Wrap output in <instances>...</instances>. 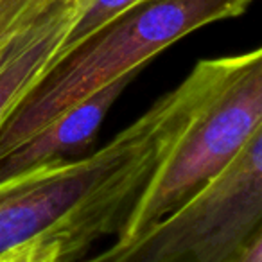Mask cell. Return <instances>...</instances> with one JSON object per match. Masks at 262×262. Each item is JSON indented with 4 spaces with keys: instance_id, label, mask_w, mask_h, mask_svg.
I'll return each instance as SVG.
<instances>
[{
    "instance_id": "9c48e42d",
    "label": "cell",
    "mask_w": 262,
    "mask_h": 262,
    "mask_svg": "<svg viewBox=\"0 0 262 262\" xmlns=\"http://www.w3.org/2000/svg\"><path fill=\"white\" fill-rule=\"evenodd\" d=\"M232 262H262V235L255 237Z\"/></svg>"
},
{
    "instance_id": "7a4b0ae2",
    "label": "cell",
    "mask_w": 262,
    "mask_h": 262,
    "mask_svg": "<svg viewBox=\"0 0 262 262\" xmlns=\"http://www.w3.org/2000/svg\"><path fill=\"white\" fill-rule=\"evenodd\" d=\"M253 0H144L59 59L0 127V158L106 84L139 74L155 56L210 24L241 16Z\"/></svg>"
},
{
    "instance_id": "ba28073f",
    "label": "cell",
    "mask_w": 262,
    "mask_h": 262,
    "mask_svg": "<svg viewBox=\"0 0 262 262\" xmlns=\"http://www.w3.org/2000/svg\"><path fill=\"white\" fill-rule=\"evenodd\" d=\"M51 243H33L0 253V262H34Z\"/></svg>"
},
{
    "instance_id": "6da1fadb",
    "label": "cell",
    "mask_w": 262,
    "mask_h": 262,
    "mask_svg": "<svg viewBox=\"0 0 262 262\" xmlns=\"http://www.w3.org/2000/svg\"><path fill=\"white\" fill-rule=\"evenodd\" d=\"M221 63L223 56L200 59L182 83L99 149L0 180V253L51 243L59 262H74L101 239L119 235L158 162L210 92Z\"/></svg>"
},
{
    "instance_id": "8992f818",
    "label": "cell",
    "mask_w": 262,
    "mask_h": 262,
    "mask_svg": "<svg viewBox=\"0 0 262 262\" xmlns=\"http://www.w3.org/2000/svg\"><path fill=\"white\" fill-rule=\"evenodd\" d=\"M76 15L77 0L63 2L0 51V127L56 65Z\"/></svg>"
},
{
    "instance_id": "3957f363",
    "label": "cell",
    "mask_w": 262,
    "mask_h": 262,
    "mask_svg": "<svg viewBox=\"0 0 262 262\" xmlns=\"http://www.w3.org/2000/svg\"><path fill=\"white\" fill-rule=\"evenodd\" d=\"M262 131V49L223 56L221 70L140 192L117 243L133 239L219 174Z\"/></svg>"
},
{
    "instance_id": "30bf717a",
    "label": "cell",
    "mask_w": 262,
    "mask_h": 262,
    "mask_svg": "<svg viewBox=\"0 0 262 262\" xmlns=\"http://www.w3.org/2000/svg\"><path fill=\"white\" fill-rule=\"evenodd\" d=\"M34 262H59V250L56 244H49L47 250L40 255Z\"/></svg>"
},
{
    "instance_id": "52a82bcc",
    "label": "cell",
    "mask_w": 262,
    "mask_h": 262,
    "mask_svg": "<svg viewBox=\"0 0 262 262\" xmlns=\"http://www.w3.org/2000/svg\"><path fill=\"white\" fill-rule=\"evenodd\" d=\"M144 0H77V15L72 29L69 31L61 49H59L58 61L65 58L69 52L79 47L83 41L94 36L97 31L108 26L112 20L127 11L133 6ZM56 61V63H58Z\"/></svg>"
},
{
    "instance_id": "5b68a950",
    "label": "cell",
    "mask_w": 262,
    "mask_h": 262,
    "mask_svg": "<svg viewBox=\"0 0 262 262\" xmlns=\"http://www.w3.org/2000/svg\"><path fill=\"white\" fill-rule=\"evenodd\" d=\"M139 74H129L106 84L45 124L36 135L0 158V180L18 174L38 165L58 160H70L83 155L94 144L106 115L117 99Z\"/></svg>"
},
{
    "instance_id": "277c9868",
    "label": "cell",
    "mask_w": 262,
    "mask_h": 262,
    "mask_svg": "<svg viewBox=\"0 0 262 262\" xmlns=\"http://www.w3.org/2000/svg\"><path fill=\"white\" fill-rule=\"evenodd\" d=\"M262 235V131L241 153L139 235L74 262H232Z\"/></svg>"
}]
</instances>
